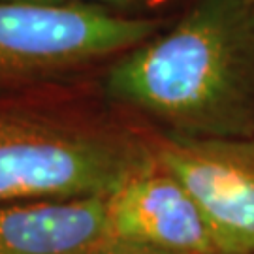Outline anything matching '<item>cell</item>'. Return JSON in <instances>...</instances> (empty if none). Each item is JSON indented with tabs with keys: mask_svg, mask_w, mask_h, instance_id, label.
<instances>
[{
	"mask_svg": "<svg viewBox=\"0 0 254 254\" xmlns=\"http://www.w3.org/2000/svg\"><path fill=\"white\" fill-rule=\"evenodd\" d=\"M154 153L200 205L222 254H254V136L168 134Z\"/></svg>",
	"mask_w": 254,
	"mask_h": 254,
	"instance_id": "obj_4",
	"label": "cell"
},
{
	"mask_svg": "<svg viewBox=\"0 0 254 254\" xmlns=\"http://www.w3.org/2000/svg\"><path fill=\"white\" fill-rule=\"evenodd\" d=\"M111 234L185 254H222L200 205L158 158L108 196Z\"/></svg>",
	"mask_w": 254,
	"mask_h": 254,
	"instance_id": "obj_5",
	"label": "cell"
},
{
	"mask_svg": "<svg viewBox=\"0 0 254 254\" xmlns=\"http://www.w3.org/2000/svg\"><path fill=\"white\" fill-rule=\"evenodd\" d=\"M154 160L136 137L0 111V205L109 196Z\"/></svg>",
	"mask_w": 254,
	"mask_h": 254,
	"instance_id": "obj_2",
	"label": "cell"
},
{
	"mask_svg": "<svg viewBox=\"0 0 254 254\" xmlns=\"http://www.w3.org/2000/svg\"><path fill=\"white\" fill-rule=\"evenodd\" d=\"M104 92L189 137L254 136V0H194L115 59Z\"/></svg>",
	"mask_w": 254,
	"mask_h": 254,
	"instance_id": "obj_1",
	"label": "cell"
},
{
	"mask_svg": "<svg viewBox=\"0 0 254 254\" xmlns=\"http://www.w3.org/2000/svg\"><path fill=\"white\" fill-rule=\"evenodd\" d=\"M96 254H185V253H175V251H168V249H160V247H151V245H143V243H132V241L113 239L109 245H106Z\"/></svg>",
	"mask_w": 254,
	"mask_h": 254,
	"instance_id": "obj_8",
	"label": "cell"
},
{
	"mask_svg": "<svg viewBox=\"0 0 254 254\" xmlns=\"http://www.w3.org/2000/svg\"><path fill=\"white\" fill-rule=\"evenodd\" d=\"M19 2H32L44 6H92V8H106L119 13H127L128 9L151 4L153 0H19Z\"/></svg>",
	"mask_w": 254,
	"mask_h": 254,
	"instance_id": "obj_7",
	"label": "cell"
},
{
	"mask_svg": "<svg viewBox=\"0 0 254 254\" xmlns=\"http://www.w3.org/2000/svg\"><path fill=\"white\" fill-rule=\"evenodd\" d=\"M160 27L158 19L106 8L0 0V92L117 59L160 32Z\"/></svg>",
	"mask_w": 254,
	"mask_h": 254,
	"instance_id": "obj_3",
	"label": "cell"
},
{
	"mask_svg": "<svg viewBox=\"0 0 254 254\" xmlns=\"http://www.w3.org/2000/svg\"><path fill=\"white\" fill-rule=\"evenodd\" d=\"M113 239L108 196L0 205V254H96Z\"/></svg>",
	"mask_w": 254,
	"mask_h": 254,
	"instance_id": "obj_6",
	"label": "cell"
}]
</instances>
